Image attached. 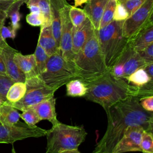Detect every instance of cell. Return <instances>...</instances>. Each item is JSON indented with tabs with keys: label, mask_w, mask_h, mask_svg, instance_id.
<instances>
[{
	"label": "cell",
	"mask_w": 153,
	"mask_h": 153,
	"mask_svg": "<svg viewBox=\"0 0 153 153\" xmlns=\"http://www.w3.org/2000/svg\"><path fill=\"white\" fill-rule=\"evenodd\" d=\"M38 44L45 50L48 56L60 53L59 48L53 34L51 24L41 26Z\"/></svg>",
	"instance_id": "cell-20"
},
{
	"label": "cell",
	"mask_w": 153,
	"mask_h": 153,
	"mask_svg": "<svg viewBox=\"0 0 153 153\" xmlns=\"http://www.w3.org/2000/svg\"><path fill=\"white\" fill-rule=\"evenodd\" d=\"M7 42L5 41V40H4L1 36H0V54L1 53V51L3 48V47L7 44Z\"/></svg>",
	"instance_id": "cell-46"
},
{
	"label": "cell",
	"mask_w": 153,
	"mask_h": 153,
	"mask_svg": "<svg viewBox=\"0 0 153 153\" xmlns=\"http://www.w3.org/2000/svg\"><path fill=\"white\" fill-rule=\"evenodd\" d=\"M153 0H146L143 4L123 22V36L130 39L152 21Z\"/></svg>",
	"instance_id": "cell-8"
},
{
	"label": "cell",
	"mask_w": 153,
	"mask_h": 153,
	"mask_svg": "<svg viewBox=\"0 0 153 153\" xmlns=\"http://www.w3.org/2000/svg\"><path fill=\"white\" fill-rule=\"evenodd\" d=\"M127 82L136 87H141L151 82H153V78H151L144 68H139L133 72L128 76L124 78Z\"/></svg>",
	"instance_id": "cell-23"
},
{
	"label": "cell",
	"mask_w": 153,
	"mask_h": 153,
	"mask_svg": "<svg viewBox=\"0 0 153 153\" xmlns=\"http://www.w3.org/2000/svg\"><path fill=\"white\" fill-rule=\"evenodd\" d=\"M87 133L83 127L58 123L47 131L46 153H61L78 149Z\"/></svg>",
	"instance_id": "cell-5"
},
{
	"label": "cell",
	"mask_w": 153,
	"mask_h": 153,
	"mask_svg": "<svg viewBox=\"0 0 153 153\" xmlns=\"http://www.w3.org/2000/svg\"><path fill=\"white\" fill-rule=\"evenodd\" d=\"M20 114L17 109L7 102L0 106V123L3 125H13L19 122Z\"/></svg>",
	"instance_id": "cell-21"
},
{
	"label": "cell",
	"mask_w": 153,
	"mask_h": 153,
	"mask_svg": "<svg viewBox=\"0 0 153 153\" xmlns=\"http://www.w3.org/2000/svg\"><path fill=\"white\" fill-rule=\"evenodd\" d=\"M128 17V13L123 3L117 2L113 16V20L115 21H123L125 20Z\"/></svg>",
	"instance_id": "cell-34"
},
{
	"label": "cell",
	"mask_w": 153,
	"mask_h": 153,
	"mask_svg": "<svg viewBox=\"0 0 153 153\" xmlns=\"http://www.w3.org/2000/svg\"><path fill=\"white\" fill-rule=\"evenodd\" d=\"M11 153H17V152H16V151H15V149H14V148H12Z\"/></svg>",
	"instance_id": "cell-49"
},
{
	"label": "cell",
	"mask_w": 153,
	"mask_h": 153,
	"mask_svg": "<svg viewBox=\"0 0 153 153\" xmlns=\"http://www.w3.org/2000/svg\"><path fill=\"white\" fill-rule=\"evenodd\" d=\"M27 0H18L14 1L6 11L7 17L11 20V27L17 32L20 27V20L22 14L20 13V8L24 3H26Z\"/></svg>",
	"instance_id": "cell-22"
},
{
	"label": "cell",
	"mask_w": 153,
	"mask_h": 153,
	"mask_svg": "<svg viewBox=\"0 0 153 153\" xmlns=\"http://www.w3.org/2000/svg\"><path fill=\"white\" fill-rule=\"evenodd\" d=\"M66 95L71 97H84L87 91V87L80 79L75 78L66 84Z\"/></svg>",
	"instance_id": "cell-25"
},
{
	"label": "cell",
	"mask_w": 153,
	"mask_h": 153,
	"mask_svg": "<svg viewBox=\"0 0 153 153\" xmlns=\"http://www.w3.org/2000/svg\"><path fill=\"white\" fill-rule=\"evenodd\" d=\"M139 99L131 96L109 108L106 112L107 128L92 153H112L126 130L130 126H140L145 131L152 133L153 114L142 108Z\"/></svg>",
	"instance_id": "cell-1"
},
{
	"label": "cell",
	"mask_w": 153,
	"mask_h": 153,
	"mask_svg": "<svg viewBox=\"0 0 153 153\" xmlns=\"http://www.w3.org/2000/svg\"><path fill=\"white\" fill-rule=\"evenodd\" d=\"M56 99L54 96L31 106L36 112L41 121L47 120L53 126L59 123L56 112Z\"/></svg>",
	"instance_id": "cell-15"
},
{
	"label": "cell",
	"mask_w": 153,
	"mask_h": 153,
	"mask_svg": "<svg viewBox=\"0 0 153 153\" xmlns=\"http://www.w3.org/2000/svg\"><path fill=\"white\" fill-rule=\"evenodd\" d=\"M26 4H36L39 7L41 13L44 17L45 24L44 25L51 24L50 0H27Z\"/></svg>",
	"instance_id": "cell-28"
},
{
	"label": "cell",
	"mask_w": 153,
	"mask_h": 153,
	"mask_svg": "<svg viewBox=\"0 0 153 153\" xmlns=\"http://www.w3.org/2000/svg\"><path fill=\"white\" fill-rule=\"evenodd\" d=\"M7 1H18V0H7Z\"/></svg>",
	"instance_id": "cell-52"
},
{
	"label": "cell",
	"mask_w": 153,
	"mask_h": 153,
	"mask_svg": "<svg viewBox=\"0 0 153 153\" xmlns=\"http://www.w3.org/2000/svg\"><path fill=\"white\" fill-rule=\"evenodd\" d=\"M61 153H81V152H79V151L78 150V149H75L65 151H63Z\"/></svg>",
	"instance_id": "cell-47"
},
{
	"label": "cell",
	"mask_w": 153,
	"mask_h": 153,
	"mask_svg": "<svg viewBox=\"0 0 153 153\" xmlns=\"http://www.w3.org/2000/svg\"><path fill=\"white\" fill-rule=\"evenodd\" d=\"M124 20H112L103 28L97 30L99 47L108 69L119 60L128 45V39L123 36Z\"/></svg>",
	"instance_id": "cell-4"
},
{
	"label": "cell",
	"mask_w": 153,
	"mask_h": 153,
	"mask_svg": "<svg viewBox=\"0 0 153 153\" xmlns=\"http://www.w3.org/2000/svg\"><path fill=\"white\" fill-rule=\"evenodd\" d=\"M8 18L5 11H0V30L1 27L4 26L5 19Z\"/></svg>",
	"instance_id": "cell-44"
},
{
	"label": "cell",
	"mask_w": 153,
	"mask_h": 153,
	"mask_svg": "<svg viewBox=\"0 0 153 153\" xmlns=\"http://www.w3.org/2000/svg\"><path fill=\"white\" fill-rule=\"evenodd\" d=\"M3 103H4V102H2V100L0 99V106H1V105H2Z\"/></svg>",
	"instance_id": "cell-50"
},
{
	"label": "cell",
	"mask_w": 153,
	"mask_h": 153,
	"mask_svg": "<svg viewBox=\"0 0 153 153\" xmlns=\"http://www.w3.org/2000/svg\"><path fill=\"white\" fill-rule=\"evenodd\" d=\"M38 76L47 86L56 91L69 81L77 78V72L73 62L57 53L49 56L45 70Z\"/></svg>",
	"instance_id": "cell-6"
},
{
	"label": "cell",
	"mask_w": 153,
	"mask_h": 153,
	"mask_svg": "<svg viewBox=\"0 0 153 153\" xmlns=\"http://www.w3.org/2000/svg\"><path fill=\"white\" fill-rule=\"evenodd\" d=\"M47 130L36 126H30L23 123L3 125L0 123V143H13L29 137L45 136Z\"/></svg>",
	"instance_id": "cell-9"
},
{
	"label": "cell",
	"mask_w": 153,
	"mask_h": 153,
	"mask_svg": "<svg viewBox=\"0 0 153 153\" xmlns=\"http://www.w3.org/2000/svg\"><path fill=\"white\" fill-rule=\"evenodd\" d=\"M142 153H150V152H144V151H143Z\"/></svg>",
	"instance_id": "cell-51"
},
{
	"label": "cell",
	"mask_w": 153,
	"mask_h": 153,
	"mask_svg": "<svg viewBox=\"0 0 153 153\" xmlns=\"http://www.w3.org/2000/svg\"><path fill=\"white\" fill-rule=\"evenodd\" d=\"M69 17L74 27H76L81 25L87 16L84 11L80 8H76V7L71 6L69 9Z\"/></svg>",
	"instance_id": "cell-29"
},
{
	"label": "cell",
	"mask_w": 153,
	"mask_h": 153,
	"mask_svg": "<svg viewBox=\"0 0 153 153\" xmlns=\"http://www.w3.org/2000/svg\"><path fill=\"white\" fill-rule=\"evenodd\" d=\"M108 1L88 0L84 8V11L96 30L99 29L100 22Z\"/></svg>",
	"instance_id": "cell-17"
},
{
	"label": "cell",
	"mask_w": 153,
	"mask_h": 153,
	"mask_svg": "<svg viewBox=\"0 0 153 153\" xmlns=\"http://www.w3.org/2000/svg\"><path fill=\"white\" fill-rule=\"evenodd\" d=\"M14 1L0 0V11H7Z\"/></svg>",
	"instance_id": "cell-40"
},
{
	"label": "cell",
	"mask_w": 153,
	"mask_h": 153,
	"mask_svg": "<svg viewBox=\"0 0 153 153\" xmlns=\"http://www.w3.org/2000/svg\"><path fill=\"white\" fill-rule=\"evenodd\" d=\"M13 59L19 69L25 74L26 79L38 75L33 54L23 55L17 51Z\"/></svg>",
	"instance_id": "cell-19"
},
{
	"label": "cell",
	"mask_w": 153,
	"mask_h": 153,
	"mask_svg": "<svg viewBox=\"0 0 153 153\" xmlns=\"http://www.w3.org/2000/svg\"><path fill=\"white\" fill-rule=\"evenodd\" d=\"M66 1V0H50L51 29L59 48L61 33L60 10Z\"/></svg>",
	"instance_id": "cell-18"
},
{
	"label": "cell",
	"mask_w": 153,
	"mask_h": 153,
	"mask_svg": "<svg viewBox=\"0 0 153 153\" xmlns=\"http://www.w3.org/2000/svg\"><path fill=\"white\" fill-rule=\"evenodd\" d=\"M20 117L24 120L26 124L30 126H34L41 121L38 115L32 107L23 111L22 114H20Z\"/></svg>",
	"instance_id": "cell-30"
},
{
	"label": "cell",
	"mask_w": 153,
	"mask_h": 153,
	"mask_svg": "<svg viewBox=\"0 0 153 153\" xmlns=\"http://www.w3.org/2000/svg\"><path fill=\"white\" fill-rule=\"evenodd\" d=\"M88 0H74V7H78L81 5L82 4L86 3Z\"/></svg>",
	"instance_id": "cell-45"
},
{
	"label": "cell",
	"mask_w": 153,
	"mask_h": 153,
	"mask_svg": "<svg viewBox=\"0 0 153 153\" xmlns=\"http://www.w3.org/2000/svg\"><path fill=\"white\" fill-rule=\"evenodd\" d=\"M110 71L112 75L115 77L123 78L124 74V68L121 62H118L111 69H110Z\"/></svg>",
	"instance_id": "cell-39"
},
{
	"label": "cell",
	"mask_w": 153,
	"mask_h": 153,
	"mask_svg": "<svg viewBox=\"0 0 153 153\" xmlns=\"http://www.w3.org/2000/svg\"><path fill=\"white\" fill-rule=\"evenodd\" d=\"M0 75L7 76L5 63L1 54H0Z\"/></svg>",
	"instance_id": "cell-41"
},
{
	"label": "cell",
	"mask_w": 153,
	"mask_h": 153,
	"mask_svg": "<svg viewBox=\"0 0 153 153\" xmlns=\"http://www.w3.org/2000/svg\"><path fill=\"white\" fill-rule=\"evenodd\" d=\"M25 83L26 91L23 97L16 103H9L21 111L53 96L56 91L47 86L38 75L26 79Z\"/></svg>",
	"instance_id": "cell-7"
},
{
	"label": "cell",
	"mask_w": 153,
	"mask_h": 153,
	"mask_svg": "<svg viewBox=\"0 0 153 153\" xmlns=\"http://www.w3.org/2000/svg\"><path fill=\"white\" fill-rule=\"evenodd\" d=\"M130 46L136 51H140L153 44V22L139 30L128 39Z\"/></svg>",
	"instance_id": "cell-16"
},
{
	"label": "cell",
	"mask_w": 153,
	"mask_h": 153,
	"mask_svg": "<svg viewBox=\"0 0 153 153\" xmlns=\"http://www.w3.org/2000/svg\"><path fill=\"white\" fill-rule=\"evenodd\" d=\"M71 6L66 1L60 10L61 33L59 50L61 56L65 59L73 62L74 57V54L72 50L73 25L69 17Z\"/></svg>",
	"instance_id": "cell-10"
},
{
	"label": "cell",
	"mask_w": 153,
	"mask_h": 153,
	"mask_svg": "<svg viewBox=\"0 0 153 153\" xmlns=\"http://www.w3.org/2000/svg\"><path fill=\"white\" fill-rule=\"evenodd\" d=\"M117 4V0H109L103 11L100 24L99 29L103 28L113 20V16Z\"/></svg>",
	"instance_id": "cell-26"
},
{
	"label": "cell",
	"mask_w": 153,
	"mask_h": 153,
	"mask_svg": "<svg viewBox=\"0 0 153 153\" xmlns=\"http://www.w3.org/2000/svg\"><path fill=\"white\" fill-rule=\"evenodd\" d=\"M16 36V31L14 30L10 26H3L0 30V36L4 39L5 40L7 38H10L14 39Z\"/></svg>",
	"instance_id": "cell-38"
},
{
	"label": "cell",
	"mask_w": 153,
	"mask_h": 153,
	"mask_svg": "<svg viewBox=\"0 0 153 153\" xmlns=\"http://www.w3.org/2000/svg\"><path fill=\"white\" fill-rule=\"evenodd\" d=\"M94 30L93 25L88 17L79 26H73L72 50L74 55L82 48Z\"/></svg>",
	"instance_id": "cell-14"
},
{
	"label": "cell",
	"mask_w": 153,
	"mask_h": 153,
	"mask_svg": "<svg viewBox=\"0 0 153 153\" xmlns=\"http://www.w3.org/2000/svg\"><path fill=\"white\" fill-rule=\"evenodd\" d=\"M27 8L30 10V13H41V11H40V8L39 7L35 4H26Z\"/></svg>",
	"instance_id": "cell-43"
},
{
	"label": "cell",
	"mask_w": 153,
	"mask_h": 153,
	"mask_svg": "<svg viewBox=\"0 0 153 153\" xmlns=\"http://www.w3.org/2000/svg\"><path fill=\"white\" fill-rule=\"evenodd\" d=\"M143 131H145L144 128L140 126H133L128 127L114 147L112 153L142 152L140 142Z\"/></svg>",
	"instance_id": "cell-11"
},
{
	"label": "cell",
	"mask_w": 153,
	"mask_h": 153,
	"mask_svg": "<svg viewBox=\"0 0 153 153\" xmlns=\"http://www.w3.org/2000/svg\"><path fill=\"white\" fill-rule=\"evenodd\" d=\"M140 148L142 152H148L153 153V134L151 132L143 131L141 142Z\"/></svg>",
	"instance_id": "cell-31"
},
{
	"label": "cell",
	"mask_w": 153,
	"mask_h": 153,
	"mask_svg": "<svg viewBox=\"0 0 153 153\" xmlns=\"http://www.w3.org/2000/svg\"><path fill=\"white\" fill-rule=\"evenodd\" d=\"M18 51L7 44L2 48L1 54L5 63L7 75L14 82H25V74L19 69L14 61V54Z\"/></svg>",
	"instance_id": "cell-12"
},
{
	"label": "cell",
	"mask_w": 153,
	"mask_h": 153,
	"mask_svg": "<svg viewBox=\"0 0 153 153\" xmlns=\"http://www.w3.org/2000/svg\"><path fill=\"white\" fill-rule=\"evenodd\" d=\"M137 52L146 63L153 62V44H150L142 51Z\"/></svg>",
	"instance_id": "cell-36"
},
{
	"label": "cell",
	"mask_w": 153,
	"mask_h": 153,
	"mask_svg": "<svg viewBox=\"0 0 153 153\" xmlns=\"http://www.w3.org/2000/svg\"><path fill=\"white\" fill-rule=\"evenodd\" d=\"M15 82L8 76L0 75V99L4 103L7 102L6 95L10 87Z\"/></svg>",
	"instance_id": "cell-32"
},
{
	"label": "cell",
	"mask_w": 153,
	"mask_h": 153,
	"mask_svg": "<svg viewBox=\"0 0 153 153\" xmlns=\"http://www.w3.org/2000/svg\"><path fill=\"white\" fill-rule=\"evenodd\" d=\"M139 103L145 111L153 112V96L140 98L139 99Z\"/></svg>",
	"instance_id": "cell-37"
},
{
	"label": "cell",
	"mask_w": 153,
	"mask_h": 153,
	"mask_svg": "<svg viewBox=\"0 0 153 153\" xmlns=\"http://www.w3.org/2000/svg\"><path fill=\"white\" fill-rule=\"evenodd\" d=\"M27 23L33 26H41L45 24V19L42 13H30L26 17Z\"/></svg>",
	"instance_id": "cell-33"
},
{
	"label": "cell",
	"mask_w": 153,
	"mask_h": 153,
	"mask_svg": "<svg viewBox=\"0 0 153 153\" xmlns=\"http://www.w3.org/2000/svg\"><path fill=\"white\" fill-rule=\"evenodd\" d=\"M117 2H121V3H123L124 2V1H126V0H117Z\"/></svg>",
	"instance_id": "cell-48"
},
{
	"label": "cell",
	"mask_w": 153,
	"mask_h": 153,
	"mask_svg": "<svg viewBox=\"0 0 153 153\" xmlns=\"http://www.w3.org/2000/svg\"><path fill=\"white\" fill-rule=\"evenodd\" d=\"M146 0H126L123 4L125 7L128 16L136 11Z\"/></svg>",
	"instance_id": "cell-35"
},
{
	"label": "cell",
	"mask_w": 153,
	"mask_h": 153,
	"mask_svg": "<svg viewBox=\"0 0 153 153\" xmlns=\"http://www.w3.org/2000/svg\"><path fill=\"white\" fill-rule=\"evenodd\" d=\"M118 62H121L123 65L124 72L123 78L128 76L137 69L144 68L148 64L140 57L138 52L134 50L130 46L129 44L126 50Z\"/></svg>",
	"instance_id": "cell-13"
},
{
	"label": "cell",
	"mask_w": 153,
	"mask_h": 153,
	"mask_svg": "<svg viewBox=\"0 0 153 153\" xmlns=\"http://www.w3.org/2000/svg\"><path fill=\"white\" fill-rule=\"evenodd\" d=\"M26 91V85L25 82H15L9 88L6 99L8 103H14L21 100Z\"/></svg>",
	"instance_id": "cell-24"
},
{
	"label": "cell",
	"mask_w": 153,
	"mask_h": 153,
	"mask_svg": "<svg viewBox=\"0 0 153 153\" xmlns=\"http://www.w3.org/2000/svg\"><path fill=\"white\" fill-rule=\"evenodd\" d=\"M73 63L77 78L85 84L97 79L109 70L99 47L97 30L94 29L82 48L74 55Z\"/></svg>",
	"instance_id": "cell-3"
},
{
	"label": "cell",
	"mask_w": 153,
	"mask_h": 153,
	"mask_svg": "<svg viewBox=\"0 0 153 153\" xmlns=\"http://www.w3.org/2000/svg\"><path fill=\"white\" fill-rule=\"evenodd\" d=\"M143 68L148 75L151 78H153V62L146 64Z\"/></svg>",
	"instance_id": "cell-42"
},
{
	"label": "cell",
	"mask_w": 153,
	"mask_h": 153,
	"mask_svg": "<svg viewBox=\"0 0 153 153\" xmlns=\"http://www.w3.org/2000/svg\"><path fill=\"white\" fill-rule=\"evenodd\" d=\"M33 54L35 56L36 69L39 75L45 70L49 56L39 44H37Z\"/></svg>",
	"instance_id": "cell-27"
},
{
	"label": "cell",
	"mask_w": 153,
	"mask_h": 153,
	"mask_svg": "<svg viewBox=\"0 0 153 153\" xmlns=\"http://www.w3.org/2000/svg\"><path fill=\"white\" fill-rule=\"evenodd\" d=\"M86 85L87 91L84 97L100 105L105 112L110 106L121 100L131 96L139 97L137 87L129 84L124 78L115 77L110 69Z\"/></svg>",
	"instance_id": "cell-2"
}]
</instances>
